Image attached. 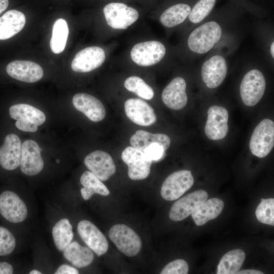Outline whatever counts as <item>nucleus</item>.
<instances>
[{"label":"nucleus","mask_w":274,"mask_h":274,"mask_svg":"<svg viewBox=\"0 0 274 274\" xmlns=\"http://www.w3.org/2000/svg\"><path fill=\"white\" fill-rule=\"evenodd\" d=\"M55 274H78V270L69 265H61L56 270Z\"/></svg>","instance_id":"39"},{"label":"nucleus","mask_w":274,"mask_h":274,"mask_svg":"<svg viewBox=\"0 0 274 274\" xmlns=\"http://www.w3.org/2000/svg\"><path fill=\"white\" fill-rule=\"evenodd\" d=\"M16 246L15 238L7 228L0 226V256L10 254Z\"/></svg>","instance_id":"35"},{"label":"nucleus","mask_w":274,"mask_h":274,"mask_svg":"<svg viewBox=\"0 0 274 274\" xmlns=\"http://www.w3.org/2000/svg\"><path fill=\"white\" fill-rule=\"evenodd\" d=\"M246 255L244 251L239 249L230 251L221 258L218 265V274H235L239 270Z\"/></svg>","instance_id":"29"},{"label":"nucleus","mask_w":274,"mask_h":274,"mask_svg":"<svg viewBox=\"0 0 274 274\" xmlns=\"http://www.w3.org/2000/svg\"><path fill=\"white\" fill-rule=\"evenodd\" d=\"M22 143L19 137L11 133L6 136L0 147V165L6 170H12L20 165Z\"/></svg>","instance_id":"19"},{"label":"nucleus","mask_w":274,"mask_h":274,"mask_svg":"<svg viewBox=\"0 0 274 274\" xmlns=\"http://www.w3.org/2000/svg\"><path fill=\"white\" fill-rule=\"evenodd\" d=\"M56 162L57 163H59L60 160H59V159H57V160H56Z\"/></svg>","instance_id":"44"},{"label":"nucleus","mask_w":274,"mask_h":274,"mask_svg":"<svg viewBox=\"0 0 274 274\" xmlns=\"http://www.w3.org/2000/svg\"><path fill=\"white\" fill-rule=\"evenodd\" d=\"M187 83L182 77H176L164 88L161 98L169 108L179 110L183 109L188 102Z\"/></svg>","instance_id":"18"},{"label":"nucleus","mask_w":274,"mask_h":274,"mask_svg":"<svg viewBox=\"0 0 274 274\" xmlns=\"http://www.w3.org/2000/svg\"><path fill=\"white\" fill-rule=\"evenodd\" d=\"M104 50L98 46L86 47L79 51L71 63L72 69L77 73H87L100 66L104 62Z\"/></svg>","instance_id":"13"},{"label":"nucleus","mask_w":274,"mask_h":274,"mask_svg":"<svg viewBox=\"0 0 274 274\" xmlns=\"http://www.w3.org/2000/svg\"><path fill=\"white\" fill-rule=\"evenodd\" d=\"M204 127L207 137L213 141L224 139L228 131V112L224 107L214 105L208 110Z\"/></svg>","instance_id":"11"},{"label":"nucleus","mask_w":274,"mask_h":274,"mask_svg":"<svg viewBox=\"0 0 274 274\" xmlns=\"http://www.w3.org/2000/svg\"><path fill=\"white\" fill-rule=\"evenodd\" d=\"M8 5V0H0V14L7 8Z\"/></svg>","instance_id":"42"},{"label":"nucleus","mask_w":274,"mask_h":274,"mask_svg":"<svg viewBox=\"0 0 274 274\" xmlns=\"http://www.w3.org/2000/svg\"><path fill=\"white\" fill-rule=\"evenodd\" d=\"M64 257L73 265L78 268L86 267L92 263L94 254L92 250L86 247L81 246L75 241L63 251Z\"/></svg>","instance_id":"25"},{"label":"nucleus","mask_w":274,"mask_h":274,"mask_svg":"<svg viewBox=\"0 0 274 274\" xmlns=\"http://www.w3.org/2000/svg\"><path fill=\"white\" fill-rule=\"evenodd\" d=\"M224 206L223 201L218 198L207 199L191 216L197 226L205 224L209 221L218 217L222 212Z\"/></svg>","instance_id":"24"},{"label":"nucleus","mask_w":274,"mask_h":274,"mask_svg":"<svg viewBox=\"0 0 274 274\" xmlns=\"http://www.w3.org/2000/svg\"><path fill=\"white\" fill-rule=\"evenodd\" d=\"M25 22L22 12L16 10L7 11L0 17V40L10 39L19 32Z\"/></svg>","instance_id":"22"},{"label":"nucleus","mask_w":274,"mask_h":274,"mask_svg":"<svg viewBox=\"0 0 274 274\" xmlns=\"http://www.w3.org/2000/svg\"><path fill=\"white\" fill-rule=\"evenodd\" d=\"M216 2V0H198L195 4L188 16V22H186L189 24L188 30L209 16Z\"/></svg>","instance_id":"32"},{"label":"nucleus","mask_w":274,"mask_h":274,"mask_svg":"<svg viewBox=\"0 0 274 274\" xmlns=\"http://www.w3.org/2000/svg\"><path fill=\"white\" fill-rule=\"evenodd\" d=\"M121 158L128 166V176L130 179L143 180L149 175L152 161L147 159L142 151L128 147L123 151Z\"/></svg>","instance_id":"9"},{"label":"nucleus","mask_w":274,"mask_h":274,"mask_svg":"<svg viewBox=\"0 0 274 274\" xmlns=\"http://www.w3.org/2000/svg\"><path fill=\"white\" fill-rule=\"evenodd\" d=\"M68 32V27L65 20L59 18L55 21L50 41V48L54 53L59 54L64 50Z\"/></svg>","instance_id":"31"},{"label":"nucleus","mask_w":274,"mask_h":274,"mask_svg":"<svg viewBox=\"0 0 274 274\" xmlns=\"http://www.w3.org/2000/svg\"><path fill=\"white\" fill-rule=\"evenodd\" d=\"M274 199H261L255 211L257 220L262 223L274 226Z\"/></svg>","instance_id":"34"},{"label":"nucleus","mask_w":274,"mask_h":274,"mask_svg":"<svg viewBox=\"0 0 274 274\" xmlns=\"http://www.w3.org/2000/svg\"><path fill=\"white\" fill-rule=\"evenodd\" d=\"M8 74L17 80L34 83L41 80L43 76V70L38 63L28 60H15L10 62L6 67Z\"/></svg>","instance_id":"20"},{"label":"nucleus","mask_w":274,"mask_h":274,"mask_svg":"<svg viewBox=\"0 0 274 274\" xmlns=\"http://www.w3.org/2000/svg\"><path fill=\"white\" fill-rule=\"evenodd\" d=\"M41 149L38 143L28 140L22 144L20 169L27 176H35L40 173L44 167V161Z\"/></svg>","instance_id":"16"},{"label":"nucleus","mask_w":274,"mask_h":274,"mask_svg":"<svg viewBox=\"0 0 274 274\" xmlns=\"http://www.w3.org/2000/svg\"><path fill=\"white\" fill-rule=\"evenodd\" d=\"M165 150L162 145L155 143L150 144L143 151L147 158L150 161H158L163 156Z\"/></svg>","instance_id":"37"},{"label":"nucleus","mask_w":274,"mask_h":274,"mask_svg":"<svg viewBox=\"0 0 274 274\" xmlns=\"http://www.w3.org/2000/svg\"><path fill=\"white\" fill-rule=\"evenodd\" d=\"M0 213L9 222L18 223L26 219L28 212L25 203L18 195L7 190L0 195Z\"/></svg>","instance_id":"10"},{"label":"nucleus","mask_w":274,"mask_h":274,"mask_svg":"<svg viewBox=\"0 0 274 274\" xmlns=\"http://www.w3.org/2000/svg\"><path fill=\"white\" fill-rule=\"evenodd\" d=\"M194 178L188 170L173 173L164 181L160 193L163 199L172 201L178 199L193 185Z\"/></svg>","instance_id":"8"},{"label":"nucleus","mask_w":274,"mask_h":274,"mask_svg":"<svg viewBox=\"0 0 274 274\" xmlns=\"http://www.w3.org/2000/svg\"><path fill=\"white\" fill-rule=\"evenodd\" d=\"M10 117L16 120L42 125L46 121L44 113L39 109L28 104H19L12 106L9 109Z\"/></svg>","instance_id":"26"},{"label":"nucleus","mask_w":274,"mask_h":274,"mask_svg":"<svg viewBox=\"0 0 274 274\" xmlns=\"http://www.w3.org/2000/svg\"><path fill=\"white\" fill-rule=\"evenodd\" d=\"M13 272V266L6 262H0V274H12Z\"/></svg>","instance_id":"40"},{"label":"nucleus","mask_w":274,"mask_h":274,"mask_svg":"<svg viewBox=\"0 0 274 274\" xmlns=\"http://www.w3.org/2000/svg\"><path fill=\"white\" fill-rule=\"evenodd\" d=\"M73 104L90 120L97 122L106 116V110L101 102L95 97L84 93H78L73 97Z\"/></svg>","instance_id":"21"},{"label":"nucleus","mask_w":274,"mask_h":274,"mask_svg":"<svg viewBox=\"0 0 274 274\" xmlns=\"http://www.w3.org/2000/svg\"><path fill=\"white\" fill-rule=\"evenodd\" d=\"M232 48L222 47L216 49L206 55L200 63L199 73L202 83L206 87L214 89L224 81L227 74L228 66L227 51Z\"/></svg>","instance_id":"2"},{"label":"nucleus","mask_w":274,"mask_h":274,"mask_svg":"<svg viewBox=\"0 0 274 274\" xmlns=\"http://www.w3.org/2000/svg\"><path fill=\"white\" fill-rule=\"evenodd\" d=\"M124 85L128 91L144 99L150 100L154 96V92L152 87L138 76L128 77L125 81Z\"/></svg>","instance_id":"33"},{"label":"nucleus","mask_w":274,"mask_h":274,"mask_svg":"<svg viewBox=\"0 0 274 274\" xmlns=\"http://www.w3.org/2000/svg\"><path fill=\"white\" fill-rule=\"evenodd\" d=\"M266 80L262 71L252 68L243 76L239 85V94L243 102L249 107L257 105L265 93Z\"/></svg>","instance_id":"3"},{"label":"nucleus","mask_w":274,"mask_h":274,"mask_svg":"<svg viewBox=\"0 0 274 274\" xmlns=\"http://www.w3.org/2000/svg\"><path fill=\"white\" fill-rule=\"evenodd\" d=\"M52 234L56 248L61 252L71 244L74 237L72 226L66 218L61 219L54 225Z\"/></svg>","instance_id":"30"},{"label":"nucleus","mask_w":274,"mask_h":274,"mask_svg":"<svg viewBox=\"0 0 274 274\" xmlns=\"http://www.w3.org/2000/svg\"><path fill=\"white\" fill-rule=\"evenodd\" d=\"M192 7L187 4L178 3L165 10L159 16L160 23L165 27L172 28L187 20Z\"/></svg>","instance_id":"23"},{"label":"nucleus","mask_w":274,"mask_h":274,"mask_svg":"<svg viewBox=\"0 0 274 274\" xmlns=\"http://www.w3.org/2000/svg\"><path fill=\"white\" fill-rule=\"evenodd\" d=\"M80 183L83 186L81 189V194L85 200H89L94 194L102 196L110 194V191L101 181L89 171H86L82 175Z\"/></svg>","instance_id":"28"},{"label":"nucleus","mask_w":274,"mask_h":274,"mask_svg":"<svg viewBox=\"0 0 274 274\" xmlns=\"http://www.w3.org/2000/svg\"><path fill=\"white\" fill-rule=\"evenodd\" d=\"M78 233L86 245L98 256L106 253L108 242L99 229L88 220L80 221L77 226Z\"/></svg>","instance_id":"15"},{"label":"nucleus","mask_w":274,"mask_h":274,"mask_svg":"<svg viewBox=\"0 0 274 274\" xmlns=\"http://www.w3.org/2000/svg\"><path fill=\"white\" fill-rule=\"evenodd\" d=\"M238 274H263V273L259 270L255 269H245L238 271Z\"/></svg>","instance_id":"41"},{"label":"nucleus","mask_w":274,"mask_h":274,"mask_svg":"<svg viewBox=\"0 0 274 274\" xmlns=\"http://www.w3.org/2000/svg\"><path fill=\"white\" fill-rule=\"evenodd\" d=\"M189 266L183 259H177L168 263L160 272L161 274H187Z\"/></svg>","instance_id":"36"},{"label":"nucleus","mask_w":274,"mask_h":274,"mask_svg":"<svg viewBox=\"0 0 274 274\" xmlns=\"http://www.w3.org/2000/svg\"><path fill=\"white\" fill-rule=\"evenodd\" d=\"M127 117L133 123L141 126H150L157 120L153 109L140 98H129L124 104Z\"/></svg>","instance_id":"17"},{"label":"nucleus","mask_w":274,"mask_h":274,"mask_svg":"<svg viewBox=\"0 0 274 274\" xmlns=\"http://www.w3.org/2000/svg\"><path fill=\"white\" fill-rule=\"evenodd\" d=\"M237 22L207 17L188 30L185 46L190 59L194 61L218 48L235 47L233 32Z\"/></svg>","instance_id":"1"},{"label":"nucleus","mask_w":274,"mask_h":274,"mask_svg":"<svg viewBox=\"0 0 274 274\" xmlns=\"http://www.w3.org/2000/svg\"><path fill=\"white\" fill-rule=\"evenodd\" d=\"M15 126L18 129L20 130L31 132H35L37 131L38 127V126L35 124L19 120H17L15 122Z\"/></svg>","instance_id":"38"},{"label":"nucleus","mask_w":274,"mask_h":274,"mask_svg":"<svg viewBox=\"0 0 274 274\" xmlns=\"http://www.w3.org/2000/svg\"><path fill=\"white\" fill-rule=\"evenodd\" d=\"M155 143L162 145L166 151L170 146V140L165 134H154L142 130H137L130 139V144L132 147L142 151L150 144Z\"/></svg>","instance_id":"27"},{"label":"nucleus","mask_w":274,"mask_h":274,"mask_svg":"<svg viewBox=\"0 0 274 274\" xmlns=\"http://www.w3.org/2000/svg\"><path fill=\"white\" fill-rule=\"evenodd\" d=\"M104 14L107 24L115 29H126L139 18L138 11L121 3H111L105 6Z\"/></svg>","instance_id":"7"},{"label":"nucleus","mask_w":274,"mask_h":274,"mask_svg":"<svg viewBox=\"0 0 274 274\" xmlns=\"http://www.w3.org/2000/svg\"><path fill=\"white\" fill-rule=\"evenodd\" d=\"M84 162L87 168L101 181L110 179L116 172V166L112 157L108 153L94 151L87 155Z\"/></svg>","instance_id":"14"},{"label":"nucleus","mask_w":274,"mask_h":274,"mask_svg":"<svg viewBox=\"0 0 274 274\" xmlns=\"http://www.w3.org/2000/svg\"><path fill=\"white\" fill-rule=\"evenodd\" d=\"M203 190L194 191L177 200L172 206L169 217L173 221H182L195 211L207 199Z\"/></svg>","instance_id":"12"},{"label":"nucleus","mask_w":274,"mask_h":274,"mask_svg":"<svg viewBox=\"0 0 274 274\" xmlns=\"http://www.w3.org/2000/svg\"><path fill=\"white\" fill-rule=\"evenodd\" d=\"M42 273L37 270H32L29 272V274H41Z\"/></svg>","instance_id":"43"},{"label":"nucleus","mask_w":274,"mask_h":274,"mask_svg":"<svg viewBox=\"0 0 274 274\" xmlns=\"http://www.w3.org/2000/svg\"><path fill=\"white\" fill-rule=\"evenodd\" d=\"M109 235L117 248L127 256H134L141 250L142 241L140 236L125 224H118L113 226L109 230Z\"/></svg>","instance_id":"5"},{"label":"nucleus","mask_w":274,"mask_h":274,"mask_svg":"<svg viewBox=\"0 0 274 274\" xmlns=\"http://www.w3.org/2000/svg\"><path fill=\"white\" fill-rule=\"evenodd\" d=\"M274 146V122L264 119L254 129L250 141L249 147L255 156L263 158L272 150Z\"/></svg>","instance_id":"6"},{"label":"nucleus","mask_w":274,"mask_h":274,"mask_svg":"<svg viewBox=\"0 0 274 274\" xmlns=\"http://www.w3.org/2000/svg\"><path fill=\"white\" fill-rule=\"evenodd\" d=\"M166 47L160 41L152 40L134 45L130 51L132 60L141 66H149L161 62L166 54Z\"/></svg>","instance_id":"4"}]
</instances>
